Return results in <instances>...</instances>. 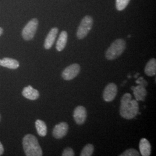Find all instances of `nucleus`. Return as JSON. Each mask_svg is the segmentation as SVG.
<instances>
[{"instance_id": "4", "label": "nucleus", "mask_w": 156, "mask_h": 156, "mask_svg": "<svg viewBox=\"0 0 156 156\" xmlns=\"http://www.w3.org/2000/svg\"><path fill=\"white\" fill-rule=\"evenodd\" d=\"M93 19L92 17L87 15L82 19L78 27L76 36L79 39L84 38L93 27Z\"/></svg>"}, {"instance_id": "10", "label": "nucleus", "mask_w": 156, "mask_h": 156, "mask_svg": "<svg viewBox=\"0 0 156 156\" xmlns=\"http://www.w3.org/2000/svg\"><path fill=\"white\" fill-rule=\"evenodd\" d=\"M58 32V29L57 27H54L51 29L45 39L44 47L46 49H49L52 47L56 40Z\"/></svg>"}, {"instance_id": "9", "label": "nucleus", "mask_w": 156, "mask_h": 156, "mask_svg": "<svg viewBox=\"0 0 156 156\" xmlns=\"http://www.w3.org/2000/svg\"><path fill=\"white\" fill-rule=\"evenodd\" d=\"M68 131V125L66 122H62L55 126L53 130V136L56 139H62L64 137Z\"/></svg>"}, {"instance_id": "14", "label": "nucleus", "mask_w": 156, "mask_h": 156, "mask_svg": "<svg viewBox=\"0 0 156 156\" xmlns=\"http://www.w3.org/2000/svg\"><path fill=\"white\" fill-rule=\"evenodd\" d=\"M0 66L12 69H15L19 67V62L16 60L11 58H4L0 60Z\"/></svg>"}, {"instance_id": "25", "label": "nucleus", "mask_w": 156, "mask_h": 156, "mask_svg": "<svg viewBox=\"0 0 156 156\" xmlns=\"http://www.w3.org/2000/svg\"><path fill=\"white\" fill-rule=\"evenodd\" d=\"M130 37H131V35H129L128 36V38H130Z\"/></svg>"}, {"instance_id": "1", "label": "nucleus", "mask_w": 156, "mask_h": 156, "mask_svg": "<svg viewBox=\"0 0 156 156\" xmlns=\"http://www.w3.org/2000/svg\"><path fill=\"white\" fill-rule=\"evenodd\" d=\"M139 112V105L136 100H132V95L129 93L124 94L121 100L120 114L122 117L131 120L135 117Z\"/></svg>"}, {"instance_id": "23", "label": "nucleus", "mask_w": 156, "mask_h": 156, "mask_svg": "<svg viewBox=\"0 0 156 156\" xmlns=\"http://www.w3.org/2000/svg\"><path fill=\"white\" fill-rule=\"evenodd\" d=\"M4 147H3V146L2 145V144L1 143V142H0V156H1L2 154H3V153H4Z\"/></svg>"}, {"instance_id": "12", "label": "nucleus", "mask_w": 156, "mask_h": 156, "mask_svg": "<svg viewBox=\"0 0 156 156\" xmlns=\"http://www.w3.org/2000/svg\"><path fill=\"white\" fill-rule=\"evenodd\" d=\"M131 90L134 92L136 100L137 101H144L145 100V98L147 95V91L145 87L139 84L135 87L132 86Z\"/></svg>"}, {"instance_id": "26", "label": "nucleus", "mask_w": 156, "mask_h": 156, "mask_svg": "<svg viewBox=\"0 0 156 156\" xmlns=\"http://www.w3.org/2000/svg\"><path fill=\"white\" fill-rule=\"evenodd\" d=\"M0 120H1V115H0Z\"/></svg>"}, {"instance_id": "17", "label": "nucleus", "mask_w": 156, "mask_h": 156, "mask_svg": "<svg viewBox=\"0 0 156 156\" xmlns=\"http://www.w3.org/2000/svg\"><path fill=\"white\" fill-rule=\"evenodd\" d=\"M35 127L39 136H45L46 135L47 126L44 121L41 120H37L35 122Z\"/></svg>"}, {"instance_id": "6", "label": "nucleus", "mask_w": 156, "mask_h": 156, "mask_svg": "<svg viewBox=\"0 0 156 156\" xmlns=\"http://www.w3.org/2000/svg\"><path fill=\"white\" fill-rule=\"evenodd\" d=\"M80 71V66L78 64H73L67 67L62 73V77L66 80H71L76 77Z\"/></svg>"}, {"instance_id": "20", "label": "nucleus", "mask_w": 156, "mask_h": 156, "mask_svg": "<svg viewBox=\"0 0 156 156\" xmlns=\"http://www.w3.org/2000/svg\"><path fill=\"white\" fill-rule=\"evenodd\" d=\"M140 153L134 149H129L128 150L124 151L122 154H120V156H139Z\"/></svg>"}, {"instance_id": "16", "label": "nucleus", "mask_w": 156, "mask_h": 156, "mask_svg": "<svg viewBox=\"0 0 156 156\" xmlns=\"http://www.w3.org/2000/svg\"><path fill=\"white\" fill-rule=\"evenodd\" d=\"M145 73L147 76H153L156 75V58H151L147 62L145 68Z\"/></svg>"}, {"instance_id": "2", "label": "nucleus", "mask_w": 156, "mask_h": 156, "mask_svg": "<svg viewBox=\"0 0 156 156\" xmlns=\"http://www.w3.org/2000/svg\"><path fill=\"white\" fill-rule=\"evenodd\" d=\"M23 146L27 156H42V151L37 138L32 134H27L23 139Z\"/></svg>"}, {"instance_id": "5", "label": "nucleus", "mask_w": 156, "mask_h": 156, "mask_svg": "<svg viewBox=\"0 0 156 156\" xmlns=\"http://www.w3.org/2000/svg\"><path fill=\"white\" fill-rule=\"evenodd\" d=\"M38 26V20L36 18L31 19L26 24L22 31V37L26 41L31 40L34 38Z\"/></svg>"}, {"instance_id": "15", "label": "nucleus", "mask_w": 156, "mask_h": 156, "mask_svg": "<svg viewBox=\"0 0 156 156\" xmlns=\"http://www.w3.org/2000/svg\"><path fill=\"white\" fill-rule=\"evenodd\" d=\"M68 34L67 31H62L60 34L59 37L56 44V49L58 51H61L65 48L67 45Z\"/></svg>"}, {"instance_id": "18", "label": "nucleus", "mask_w": 156, "mask_h": 156, "mask_svg": "<svg viewBox=\"0 0 156 156\" xmlns=\"http://www.w3.org/2000/svg\"><path fill=\"white\" fill-rule=\"evenodd\" d=\"M94 151V146L92 144H87L86 145L82 151L80 153L81 156H91L93 155V153Z\"/></svg>"}, {"instance_id": "13", "label": "nucleus", "mask_w": 156, "mask_h": 156, "mask_svg": "<svg viewBox=\"0 0 156 156\" xmlns=\"http://www.w3.org/2000/svg\"><path fill=\"white\" fill-rule=\"evenodd\" d=\"M140 149L142 156H150L151 154V145L149 140L142 138L140 140Z\"/></svg>"}, {"instance_id": "11", "label": "nucleus", "mask_w": 156, "mask_h": 156, "mask_svg": "<svg viewBox=\"0 0 156 156\" xmlns=\"http://www.w3.org/2000/svg\"><path fill=\"white\" fill-rule=\"evenodd\" d=\"M22 94L25 98L30 100H35L39 97V91L37 90L34 89L31 86H28L23 89Z\"/></svg>"}, {"instance_id": "22", "label": "nucleus", "mask_w": 156, "mask_h": 156, "mask_svg": "<svg viewBox=\"0 0 156 156\" xmlns=\"http://www.w3.org/2000/svg\"><path fill=\"white\" fill-rule=\"evenodd\" d=\"M136 83L138 84H140L141 86H143L144 87H146L147 86V81H146L145 79H144V78L142 77H140L136 81Z\"/></svg>"}, {"instance_id": "7", "label": "nucleus", "mask_w": 156, "mask_h": 156, "mask_svg": "<svg viewBox=\"0 0 156 156\" xmlns=\"http://www.w3.org/2000/svg\"><path fill=\"white\" fill-rule=\"evenodd\" d=\"M117 93V87L116 84L109 83L105 88L103 93V98L106 102H111L113 100Z\"/></svg>"}, {"instance_id": "24", "label": "nucleus", "mask_w": 156, "mask_h": 156, "mask_svg": "<svg viewBox=\"0 0 156 156\" xmlns=\"http://www.w3.org/2000/svg\"><path fill=\"white\" fill-rule=\"evenodd\" d=\"M2 33H3V29L0 27V36L2 35Z\"/></svg>"}, {"instance_id": "21", "label": "nucleus", "mask_w": 156, "mask_h": 156, "mask_svg": "<svg viewBox=\"0 0 156 156\" xmlns=\"http://www.w3.org/2000/svg\"><path fill=\"white\" fill-rule=\"evenodd\" d=\"M62 156H75V153L74 151H73V149L71 147H67L66 149H64V151H63Z\"/></svg>"}, {"instance_id": "8", "label": "nucleus", "mask_w": 156, "mask_h": 156, "mask_svg": "<svg viewBox=\"0 0 156 156\" xmlns=\"http://www.w3.org/2000/svg\"><path fill=\"white\" fill-rule=\"evenodd\" d=\"M87 117V111L86 108L82 106H78L73 112V119L78 125L83 124Z\"/></svg>"}, {"instance_id": "19", "label": "nucleus", "mask_w": 156, "mask_h": 156, "mask_svg": "<svg viewBox=\"0 0 156 156\" xmlns=\"http://www.w3.org/2000/svg\"><path fill=\"white\" fill-rule=\"evenodd\" d=\"M130 0H116V7L118 11L124 10L128 5Z\"/></svg>"}, {"instance_id": "3", "label": "nucleus", "mask_w": 156, "mask_h": 156, "mask_svg": "<svg viewBox=\"0 0 156 156\" xmlns=\"http://www.w3.org/2000/svg\"><path fill=\"white\" fill-rule=\"evenodd\" d=\"M126 48V41L123 39L115 40L106 50L105 57L108 60L116 59L123 54Z\"/></svg>"}]
</instances>
